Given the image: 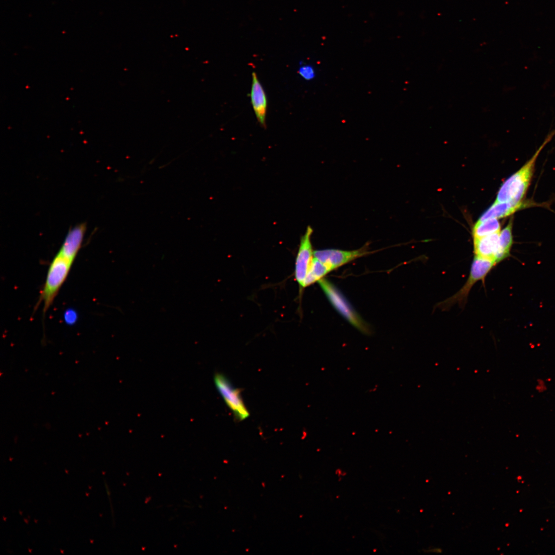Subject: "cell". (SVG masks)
Masks as SVG:
<instances>
[{
    "label": "cell",
    "instance_id": "1",
    "mask_svg": "<svg viewBox=\"0 0 555 555\" xmlns=\"http://www.w3.org/2000/svg\"><path fill=\"white\" fill-rule=\"evenodd\" d=\"M554 135L555 130L551 132L531 158L505 181L497 192L495 201L519 202L524 200L533 176L536 159Z\"/></svg>",
    "mask_w": 555,
    "mask_h": 555
},
{
    "label": "cell",
    "instance_id": "2",
    "mask_svg": "<svg viewBox=\"0 0 555 555\" xmlns=\"http://www.w3.org/2000/svg\"><path fill=\"white\" fill-rule=\"evenodd\" d=\"M73 262L58 253L50 263L39 303L43 304L45 313L52 304L62 286L65 282Z\"/></svg>",
    "mask_w": 555,
    "mask_h": 555
},
{
    "label": "cell",
    "instance_id": "3",
    "mask_svg": "<svg viewBox=\"0 0 555 555\" xmlns=\"http://www.w3.org/2000/svg\"><path fill=\"white\" fill-rule=\"evenodd\" d=\"M495 265V263L492 261L474 255L470 273L465 284L454 294L437 304L436 308L445 311L448 310L455 304L464 307L472 287L479 281H484L487 274Z\"/></svg>",
    "mask_w": 555,
    "mask_h": 555
},
{
    "label": "cell",
    "instance_id": "4",
    "mask_svg": "<svg viewBox=\"0 0 555 555\" xmlns=\"http://www.w3.org/2000/svg\"><path fill=\"white\" fill-rule=\"evenodd\" d=\"M318 283L331 305L343 317L361 332H369V329L364 322L331 283L324 278Z\"/></svg>",
    "mask_w": 555,
    "mask_h": 555
},
{
    "label": "cell",
    "instance_id": "5",
    "mask_svg": "<svg viewBox=\"0 0 555 555\" xmlns=\"http://www.w3.org/2000/svg\"><path fill=\"white\" fill-rule=\"evenodd\" d=\"M214 381L219 394L227 405L233 413L236 419L242 421L247 418L249 413L241 397L240 390L234 387L223 374L214 375Z\"/></svg>",
    "mask_w": 555,
    "mask_h": 555
},
{
    "label": "cell",
    "instance_id": "6",
    "mask_svg": "<svg viewBox=\"0 0 555 555\" xmlns=\"http://www.w3.org/2000/svg\"><path fill=\"white\" fill-rule=\"evenodd\" d=\"M313 230L308 226L301 237L300 244L295 258L294 277L302 292L304 288V283L308 272L313 259V251L311 243V236Z\"/></svg>",
    "mask_w": 555,
    "mask_h": 555
},
{
    "label": "cell",
    "instance_id": "7",
    "mask_svg": "<svg viewBox=\"0 0 555 555\" xmlns=\"http://www.w3.org/2000/svg\"><path fill=\"white\" fill-rule=\"evenodd\" d=\"M369 252L365 245L354 250L335 249L318 250L313 251L314 257L324 264L331 271Z\"/></svg>",
    "mask_w": 555,
    "mask_h": 555
},
{
    "label": "cell",
    "instance_id": "8",
    "mask_svg": "<svg viewBox=\"0 0 555 555\" xmlns=\"http://www.w3.org/2000/svg\"><path fill=\"white\" fill-rule=\"evenodd\" d=\"M538 206V204L531 200H522L519 202H496L480 217L478 221H484L491 218H501L509 216L515 212L531 207Z\"/></svg>",
    "mask_w": 555,
    "mask_h": 555
},
{
    "label": "cell",
    "instance_id": "9",
    "mask_svg": "<svg viewBox=\"0 0 555 555\" xmlns=\"http://www.w3.org/2000/svg\"><path fill=\"white\" fill-rule=\"evenodd\" d=\"M86 226L81 224L70 229L58 253L73 262L82 244Z\"/></svg>",
    "mask_w": 555,
    "mask_h": 555
},
{
    "label": "cell",
    "instance_id": "10",
    "mask_svg": "<svg viewBox=\"0 0 555 555\" xmlns=\"http://www.w3.org/2000/svg\"><path fill=\"white\" fill-rule=\"evenodd\" d=\"M500 232L483 237L473 238L475 256L493 261L496 264V257L499 247Z\"/></svg>",
    "mask_w": 555,
    "mask_h": 555
},
{
    "label": "cell",
    "instance_id": "11",
    "mask_svg": "<svg viewBox=\"0 0 555 555\" xmlns=\"http://www.w3.org/2000/svg\"><path fill=\"white\" fill-rule=\"evenodd\" d=\"M252 78L250 94L251 104L258 122L265 128L267 106L266 95L255 72H252Z\"/></svg>",
    "mask_w": 555,
    "mask_h": 555
},
{
    "label": "cell",
    "instance_id": "12",
    "mask_svg": "<svg viewBox=\"0 0 555 555\" xmlns=\"http://www.w3.org/2000/svg\"><path fill=\"white\" fill-rule=\"evenodd\" d=\"M512 224L513 218H511L506 227L500 231L499 247L495 260L496 264L510 255L513 244Z\"/></svg>",
    "mask_w": 555,
    "mask_h": 555
},
{
    "label": "cell",
    "instance_id": "13",
    "mask_svg": "<svg viewBox=\"0 0 555 555\" xmlns=\"http://www.w3.org/2000/svg\"><path fill=\"white\" fill-rule=\"evenodd\" d=\"M331 271L322 262L314 257L304 283V288L318 282Z\"/></svg>",
    "mask_w": 555,
    "mask_h": 555
},
{
    "label": "cell",
    "instance_id": "14",
    "mask_svg": "<svg viewBox=\"0 0 555 555\" xmlns=\"http://www.w3.org/2000/svg\"><path fill=\"white\" fill-rule=\"evenodd\" d=\"M501 231L500 224L496 218H491L482 221H477L473 227V238L483 237Z\"/></svg>",
    "mask_w": 555,
    "mask_h": 555
},
{
    "label": "cell",
    "instance_id": "15",
    "mask_svg": "<svg viewBox=\"0 0 555 555\" xmlns=\"http://www.w3.org/2000/svg\"><path fill=\"white\" fill-rule=\"evenodd\" d=\"M300 76L306 81H310L314 79L316 76V71L313 67L309 64L301 65L298 70Z\"/></svg>",
    "mask_w": 555,
    "mask_h": 555
},
{
    "label": "cell",
    "instance_id": "16",
    "mask_svg": "<svg viewBox=\"0 0 555 555\" xmlns=\"http://www.w3.org/2000/svg\"><path fill=\"white\" fill-rule=\"evenodd\" d=\"M441 549H439V548L429 549H428L427 550V552H436V553L440 552H441Z\"/></svg>",
    "mask_w": 555,
    "mask_h": 555
}]
</instances>
